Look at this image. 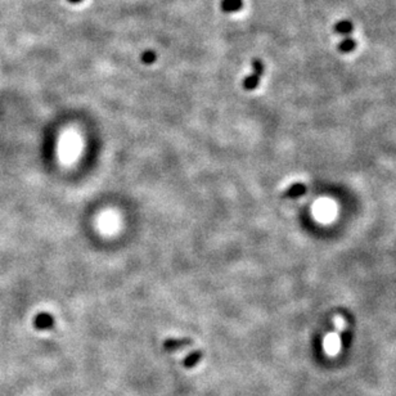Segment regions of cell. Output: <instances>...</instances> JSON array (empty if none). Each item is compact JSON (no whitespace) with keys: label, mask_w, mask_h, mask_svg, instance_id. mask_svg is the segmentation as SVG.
I'll return each mask as SVG.
<instances>
[{"label":"cell","mask_w":396,"mask_h":396,"mask_svg":"<svg viewBox=\"0 0 396 396\" xmlns=\"http://www.w3.org/2000/svg\"><path fill=\"white\" fill-rule=\"evenodd\" d=\"M264 70H265V66H264L263 61L255 58L252 61V74L248 75L247 78L243 80V89L248 90V92L256 89L260 84L261 78H263Z\"/></svg>","instance_id":"obj_1"},{"label":"cell","mask_w":396,"mask_h":396,"mask_svg":"<svg viewBox=\"0 0 396 396\" xmlns=\"http://www.w3.org/2000/svg\"><path fill=\"white\" fill-rule=\"evenodd\" d=\"M56 324V319L54 316L50 315L49 313H40L37 314L34 319V327L39 331H47L52 329Z\"/></svg>","instance_id":"obj_2"},{"label":"cell","mask_w":396,"mask_h":396,"mask_svg":"<svg viewBox=\"0 0 396 396\" xmlns=\"http://www.w3.org/2000/svg\"><path fill=\"white\" fill-rule=\"evenodd\" d=\"M193 341L191 338H167L164 341V349L167 353H174L183 347L191 346Z\"/></svg>","instance_id":"obj_3"},{"label":"cell","mask_w":396,"mask_h":396,"mask_svg":"<svg viewBox=\"0 0 396 396\" xmlns=\"http://www.w3.org/2000/svg\"><path fill=\"white\" fill-rule=\"evenodd\" d=\"M307 188L303 183H295L292 186L288 187L286 189V192L283 193V197L285 198H298L302 197L305 193H306Z\"/></svg>","instance_id":"obj_4"},{"label":"cell","mask_w":396,"mask_h":396,"mask_svg":"<svg viewBox=\"0 0 396 396\" xmlns=\"http://www.w3.org/2000/svg\"><path fill=\"white\" fill-rule=\"evenodd\" d=\"M220 8L224 13H235L243 8V0H221Z\"/></svg>","instance_id":"obj_5"},{"label":"cell","mask_w":396,"mask_h":396,"mask_svg":"<svg viewBox=\"0 0 396 396\" xmlns=\"http://www.w3.org/2000/svg\"><path fill=\"white\" fill-rule=\"evenodd\" d=\"M334 31L337 32L338 35H344V36H350L353 34L354 31V25L351 21H347V19H342V21H338L336 25H334Z\"/></svg>","instance_id":"obj_6"},{"label":"cell","mask_w":396,"mask_h":396,"mask_svg":"<svg viewBox=\"0 0 396 396\" xmlns=\"http://www.w3.org/2000/svg\"><path fill=\"white\" fill-rule=\"evenodd\" d=\"M202 356H203V354H202L201 350H196V351H192L189 355L186 356L183 364H184L186 368H193V367H196L199 363V360L202 359Z\"/></svg>","instance_id":"obj_7"},{"label":"cell","mask_w":396,"mask_h":396,"mask_svg":"<svg viewBox=\"0 0 396 396\" xmlns=\"http://www.w3.org/2000/svg\"><path fill=\"white\" fill-rule=\"evenodd\" d=\"M355 48H356V40L351 36H346L345 39H342V40L340 41V44H338V50H340L341 53L353 52V50H355Z\"/></svg>","instance_id":"obj_8"},{"label":"cell","mask_w":396,"mask_h":396,"mask_svg":"<svg viewBox=\"0 0 396 396\" xmlns=\"http://www.w3.org/2000/svg\"><path fill=\"white\" fill-rule=\"evenodd\" d=\"M156 59H157V54H156V52H153V50H146V52H143L142 62L144 63V65H152V63L156 62Z\"/></svg>","instance_id":"obj_9"},{"label":"cell","mask_w":396,"mask_h":396,"mask_svg":"<svg viewBox=\"0 0 396 396\" xmlns=\"http://www.w3.org/2000/svg\"><path fill=\"white\" fill-rule=\"evenodd\" d=\"M68 3H71V4H80L81 1H83V0H67Z\"/></svg>","instance_id":"obj_10"}]
</instances>
